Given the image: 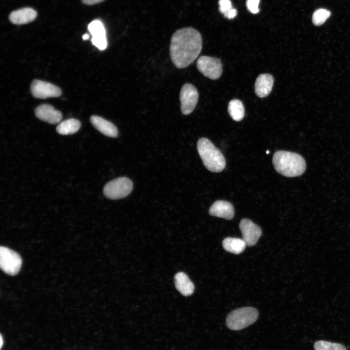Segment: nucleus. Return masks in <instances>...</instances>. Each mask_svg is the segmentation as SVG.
Instances as JSON below:
<instances>
[{
	"mask_svg": "<svg viewBox=\"0 0 350 350\" xmlns=\"http://www.w3.org/2000/svg\"><path fill=\"white\" fill-rule=\"evenodd\" d=\"M202 48V37L197 30L192 27L181 28L171 38V60L177 68H185L197 58Z\"/></svg>",
	"mask_w": 350,
	"mask_h": 350,
	"instance_id": "1",
	"label": "nucleus"
},
{
	"mask_svg": "<svg viewBox=\"0 0 350 350\" xmlns=\"http://www.w3.org/2000/svg\"><path fill=\"white\" fill-rule=\"evenodd\" d=\"M272 162L276 171L287 177L299 176L306 169V162L303 157L289 151H276L273 155Z\"/></svg>",
	"mask_w": 350,
	"mask_h": 350,
	"instance_id": "2",
	"label": "nucleus"
},
{
	"mask_svg": "<svg viewBox=\"0 0 350 350\" xmlns=\"http://www.w3.org/2000/svg\"><path fill=\"white\" fill-rule=\"evenodd\" d=\"M198 153L205 167L209 171L218 173L226 166L223 154L207 138H200L197 143Z\"/></svg>",
	"mask_w": 350,
	"mask_h": 350,
	"instance_id": "3",
	"label": "nucleus"
},
{
	"mask_svg": "<svg viewBox=\"0 0 350 350\" xmlns=\"http://www.w3.org/2000/svg\"><path fill=\"white\" fill-rule=\"evenodd\" d=\"M258 315V311L253 307L238 308L228 315L226 325L231 330H240L254 323L257 320Z\"/></svg>",
	"mask_w": 350,
	"mask_h": 350,
	"instance_id": "4",
	"label": "nucleus"
},
{
	"mask_svg": "<svg viewBox=\"0 0 350 350\" xmlns=\"http://www.w3.org/2000/svg\"><path fill=\"white\" fill-rule=\"evenodd\" d=\"M133 189L132 181L126 177H121L108 182L104 187L105 196L110 199H119L126 197Z\"/></svg>",
	"mask_w": 350,
	"mask_h": 350,
	"instance_id": "5",
	"label": "nucleus"
},
{
	"mask_svg": "<svg viewBox=\"0 0 350 350\" xmlns=\"http://www.w3.org/2000/svg\"><path fill=\"white\" fill-rule=\"evenodd\" d=\"M22 259L18 254L5 246L0 248V266L5 273L14 276L20 269Z\"/></svg>",
	"mask_w": 350,
	"mask_h": 350,
	"instance_id": "6",
	"label": "nucleus"
},
{
	"mask_svg": "<svg viewBox=\"0 0 350 350\" xmlns=\"http://www.w3.org/2000/svg\"><path fill=\"white\" fill-rule=\"evenodd\" d=\"M196 66L203 75L212 80L218 79L223 71L220 60L211 56H200L197 60Z\"/></svg>",
	"mask_w": 350,
	"mask_h": 350,
	"instance_id": "7",
	"label": "nucleus"
},
{
	"mask_svg": "<svg viewBox=\"0 0 350 350\" xmlns=\"http://www.w3.org/2000/svg\"><path fill=\"white\" fill-rule=\"evenodd\" d=\"M198 92L192 84L186 83L181 88L179 94L180 109L185 115L191 113L195 108L198 100Z\"/></svg>",
	"mask_w": 350,
	"mask_h": 350,
	"instance_id": "8",
	"label": "nucleus"
},
{
	"mask_svg": "<svg viewBox=\"0 0 350 350\" xmlns=\"http://www.w3.org/2000/svg\"><path fill=\"white\" fill-rule=\"evenodd\" d=\"M30 89L32 95L39 99L57 97L62 93L61 89L56 86L38 79L32 81Z\"/></svg>",
	"mask_w": 350,
	"mask_h": 350,
	"instance_id": "9",
	"label": "nucleus"
},
{
	"mask_svg": "<svg viewBox=\"0 0 350 350\" xmlns=\"http://www.w3.org/2000/svg\"><path fill=\"white\" fill-rule=\"evenodd\" d=\"M239 228L242 232L243 240L248 246L254 245L262 234L260 227L247 218L241 220Z\"/></svg>",
	"mask_w": 350,
	"mask_h": 350,
	"instance_id": "10",
	"label": "nucleus"
},
{
	"mask_svg": "<svg viewBox=\"0 0 350 350\" xmlns=\"http://www.w3.org/2000/svg\"><path fill=\"white\" fill-rule=\"evenodd\" d=\"M88 30L91 35L92 44L100 50L107 47L106 32L103 23L99 20H94L88 25Z\"/></svg>",
	"mask_w": 350,
	"mask_h": 350,
	"instance_id": "11",
	"label": "nucleus"
},
{
	"mask_svg": "<svg viewBox=\"0 0 350 350\" xmlns=\"http://www.w3.org/2000/svg\"><path fill=\"white\" fill-rule=\"evenodd\" d=\"M35 114L39 119L51 124L58 123L62 118L60 111L48 104L38 106L35 110Z\"/></svg>",
	"mask_w": 350,
	"mask_h": 350,
	"instance_id": "12",
	"label": "nucleus"
},
{
	"mask_svg": "<svg viewBox=\"0 0 350 350\" xmlns=\"http://www.w3.org/2000/svg\"><path fill=\"white\" fill-rule=\"evenodd\" d=\"M210 215L227 220L231 219L234 215V209L231 203L224 200L214 202L209 209Z\"/></svg>",
	"mask_w": 350,
	"mask_h": 350,
	"instance_id": "13",
	"label": "nucleus"
},
{
	"mask_svg": "<svg viewBox=\"0 0 350 350\" xmlns=\"http://www.w3.org/2000/svg\"><path fill=\"white\" fill-rule=\"evenodd\" d=\"M90 121L92 125L104 135L112 138L118 137V129L110 122L96 115L91 116L90 118Z\"/></svg>",
	"mask_w": 350,
	"mask_h": 350,
	"instance_id": "14",
	"label": "nucleus"
},
{
	"mask_svg": "<svg viewBox=\"0 0 350 350\" xmlns=\"http://www.w3.org/2000/svg\"><path fill=\"white\" fill-rule=\"evenodd\" d=\"M37 15V12L34 9L26 7L12 12L9 16V19L14 24H24L34 21Z\"/></svg>",
	"mask_w": 350,
	"mask_h": 350,
	"instance_id": "15",
	"label": "nucleus"
},
{
	"mask_svg": "<svg viewBox=\"0 0 350 350\" xmlns=\"http://www.w3.org/2000/svg\"><path fill=\"white\" fill-rule=\"evenodd\" d=\"M274 83L273 77L270 74H260L255 84V92L260 98L268 96L271 92Z\"/></svg>",
	"mask_w": 350,
	"mask_h": 350,
	"instance_id": "16",
	"label": "nucleus"
},
{
	"mask_svg": "<svg viewBox=\"0 0 350 350\" xmlns=\"http://www.w3.org/2000/svg\"><path fill=\"white\" fill-rule=\"evenodd\" d=\"M175 283L177 290L185 296L191 295L194 291L193 283L184 272H178L175 275Z\"/></svg>",
	"mask_w": 350,
	"mask_h": 350,
	"instance_id": "17",
	"label": "nucleus"
},
{
	"mask_svg": "<svg viewBox=\"0 0 350 350\" xmlns=\"http://www.w3.org/2000/svg\"><path fill=\"white\" fill-rule=\"evenodd\" d=\"M222 245L227 251L239 254L244 251L246 244L243 239L227 237L223 241Z\"/></svg>",
	"mask_w": 350,
	"mask_h": 350,
	"instance_id": "18",
	"label": "nucleus"
},
{
	"mask_svg": "<svg viewBox=\"0 0 350 350\" xmlns=\"http://www.w3.org/2000/svg\"><path fill=\"white\" fill-rule=\"evenodd\" d=\"M80 127L79 120L69 119L61 122L56 127V131L61 135L72 134L77 132Z\"/></svg>",
	"mask_w": 350,
	"mask_h": 350,
	"instance_id": "19",
	"label": "nucleus"
},
{
	"mask_svg": "<svg viewBox=\"0 0 350 350\" xmlns=\"http://www.w3.org/2000/svg\"><path fill=\"white\" fill-rule=\"evenodd\" d=\"M228 112L234 121L242 120L245 115V108L243 103L238 99L231 100L228 104Z\"/></svg>",
	"mask_w": 350,
	"mask_h": 350,
	"instance_id": "20",
	"label": "nucleus"
},
{
	"mask_svg": "<svg viewBox=\"0 0 350 350\" xmlns=\"http://www.w3.org/2000/svg\"><path fill=\"white\" fill-rule=\"evenodd\" d=\"M315 350H347L340 343H332L324 340H319L314 344Z\"/></svg>",
	"mask_w": 350,
	"mask_h": 350,
	"instance_id": "21",
	"label": "nucleus"
},
{
	"mask_svg": "<svg viewBox=\"0 0 350 350\" xmlns=\"http://www.w3.org/2000/svg\"><path fill=\"white\" fill-rule=\"evenodd\" d=\"M331 16V12L325 9H318L315 10L312 17V21L314 25L320 26L323 24Z\"/></svg>",
	"mask_w": 350,
	"mask_h": 350,
	"instance_id": "22",
	"label": "nucleus"
},
{
	"mask_svg": "<svg viewBox=\"0 0 350 350\" xmlns=\"http://www.w3.org/2000/svg\"><path fill=\"white\" fill-rule=\"evenodd\" d=\"M219 11L224 16L232 8L231 3L230 0H220L219 1Z\"/></svg>",
	"mask_w": 350,
	"mask_h": 350,
	"instance_id": "23",
	"label": "nucleus"
},
{
	"mask_svg": "<svg viewBox=\"0 0 350 350\" xmlns=\"http://www.w3.org/2000/svg\"><path fill=\"white\" fill-rule=\"evenodd\" d=\"M259 3L260 0H247L246 6L251 13L257 14L259 12Z\"/></svg>",
	"mask_w": 350,
	"mask_h": 350,
	"instance_id": "24",
	"label": "nucleus"
},
{
	"mask_svg": "<svg viewBox=\"0 0 350 350\" xmlns=\"http://www.w3.org/2000/svg\"><path fill=\"white\" fill-rule=\"evenodd\" d=\"M237 14V11L236 9L232 8L225 15V17L228 19H232L236 16Z\"/></svg>",
	"mask_w": 350,
	"mask_h": 350,
	"instance_id": "25",
	"label": "nucleus"
},
{
	"mask_svg": "<svg viewBox=\"0 0 350 350\" xmlns=\"http://www.w3.org/2000/svg\"><path fill=\"white\" fill-rule=\"evenodd\" d=\"M104 0H81L82 2L87 5H93L103 1Z\"/></svg>",
	"mask_w": 350,
	"mask_h": 350,
	"instance_id": "26",
	"label": "nucleus"
},
{
	"mask_svg": "<svg viewBox=\"0 0 350 350\" xmlns=\"http://www.w3.org/2000/svg\"><path fill=\"white\" fill-rule=\"evenodd\" d=\"M82 37L83 40H88L89 38V36L88 34H85L83 35Z\"/></svg>",
	"mask_w": 350,
	"mask_h": 350,
	"instance_id": "27",
	"label": "nucleus"
},
{
	"mask_svg": "<svg viewBox=\"0 0 350 350\" xmlns=\"http://www.w3.org/2000/svg\"><path fill=\"white\" fill-rule=\"evenodd\" d=\"M0 348H1L2 345H3V339H2V337L1 334H0Z\"/></svg>",
	"mask_w": 350,
	"mask_h": 350,
	"instance_id": "28",
	"label": "nucleus"
},
{
	"mask_svg": "<svg viewBox=\"0 0 350 350\" xmlns=\"http://www.w3.org/2000/svg\"><path fill=\"white\" fill-rule=\"evenodd\" d=\"M266 153L267 154L269 153V151H267Z\"/></svg>",
	"mask_w": 350,
	"mask_h": 350,
	"instance_id": "29",
	"label": "nucleus"
}]
</instances>
